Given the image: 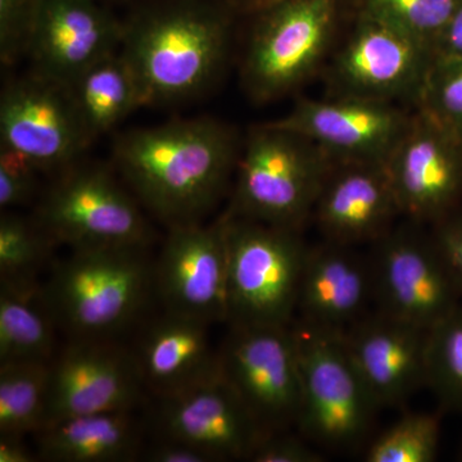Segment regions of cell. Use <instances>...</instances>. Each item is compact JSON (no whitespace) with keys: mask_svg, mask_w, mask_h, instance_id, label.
<instances>
[{"mask_svg":"<svg viewBox=\"0 0 462 462\" xmlns=\"http://www.w3.org/2000/svg\"><path fill=\"white\" fill-rule=\"evenodd\" d=\"M51 363L0 364V436H32L44 424Z\"/></svg>","mask_w":462,"mask_h":462,"instance_id":"26","label":"cell"},{"mask_svg":"<svg viewBox=\"0 0 462 462\" xmlns=\"http://www.w3.org/2000/svg\"><path fill=\"white\" fill-rule=\"evenodd\" d=\"M218 352L224 379L266 436L297 427L302 385L291 325H229Z\"/></svg>","mask_w":462,"mask_h":462,"instance_id":"9","label":"cell"},{"mask_svg":"<svg viewBox=\"0 0 462 462\" xmlns=\"http://www.w3.org/2000/svg\"><path fill=\"white\" fill-rule=\"evenodd\" d=\"M436 58H462V0L434 47Z\"/></svg>","mask_w":462,"mask_h":462,"instance_id":"37","label":"cell"},{"mask_svg":"<svg viewBox=\"0 0 462 462\" xmlns=\"http://www.w3.org/2000/svg\"><path fill=\"white\" fill-rule=\"evenodd\" d=\"M401 215L434 225L462 206V136L418 107L388 157Z\"/></svg>","mask_w":462,"mask_h":462,"instance_id":"12","label":"cell"},{"mask_svg":"<svg viewBox=\"0 0 462 462\" xmlns=\"http://www.w3.org/2000/svg\"><path fill=\"white\" fill-rule=\"evenodd\" d=\"M35 221L54 245L71 249L148 247L151 230L141 203L98 165L60 172L45 191Z\"/></svg>","mask_w":462,"mask_h":462,"instance_id":"8","label":"cell"},{"mask_svg":"<svg viewBox=\"0 0 462 462\" xmlns=\"http://www.w3.org/2000/svg\"><path fill=\"white\" fill-rule=\"evenodd\" d=\"M142 457L151 462H214L211 456L197 447L160 437L148 448L144 447Z\"/></svg>","mask_w":462,"mask_h":462,"instance_id":"36","label":"cell"},{"mask_svg":"<svg viewBox=\"0 0 462 462\" xmlns=\"http://www.w3.org/2000/svg\"><path fill=\"white\" fill-rule=\"evenodd\" d=\"M401 215L385 162H334L312 218L328 242L375 243Z\"/></svg>","mask_w":462,"mask_h":462,"instance_id":"20","label":"cell"},{"mask_svg":"<svg viewBox=\"0 0 462 462\" xmlns=\"http://www.w3.org/2000/svg\"><path fill=\"white\" fill-rule=\"evenodd\" d=\"M460 457H461V460H462V448H461V454H460Z\"/></svg>","mask_w":462,"mask_h":462,"instance_id":"40","label":"cell"},{"mask_svg":"<svg viewBox=\"0 0 462 462\" xmlns=\"http://www.w3.org/2000/svg\"><path fill=\"white\" fill-rule=\"evenodd\" d=\"M41 0H0V57L11 66L29 53Z\"/></svg>","mask_w":462,"mask_h":462,"instance_id":"32","label":"cell"},{"mask_svg":"<svg viewBox=\"0 0 462 462\" xmlns=\"http://www.w3.org/2000/svg\"><path fill=\"white\" fill-rule=\"evenodd\" d=\"M125 26L97 0H41L29 53L39 74L66 85L123 44Z\"/></svg>","mask_w":462,"mask_h":462,"instance_id":"19","label":"cell"},{"mask_svg":"<svg viewBox=\"0 0 462 462\" xmlns=\"http://www.w3.org/2000/svg\"><path fill=\"white\" fill-rule=\"evenodd\" d=\"M223 216L229 254L227 324H293L309 251L300 231Z\"/></svg>","mask_w":462,"mask_h":462,"instance_id":"5","label":"cell"},{"mask_svg":"<svg viewBox=\"0 0 462 462\" xmlns=\"http://www.w3.org/2000/svg\"><path fill=\"white\" fill-rule=\"evenodd\" d=\"M334 161L314 142L275 124L254 127L239 154L231 217L300 231Z\"/></svg>","mask_w":462,"mask_h":462,"instance_id":"4","label":"cell"},{"mask_svg":"<svg viewBox=\"0 0 462 462\" xmlns=\"http://www.w3.org/2000/svg\"><path fill=\"white\" fill-rule=\"evenodd\" d=\"M440 420L436 413H407L365 455L367 462H431L439 451Z\"/></svg>","mask_w":462,"mask_h":462,"instance_id":"29","label":"cell"},{"mask_svg":"<svg viewBox=\"0 0 462 462\" xmlns=\"http://www.w3.org/2000/svg\"><path fill=\"white\" fill-rule=\"evenodd\" d=\"M340 337L379 409L402 406L427 385L430 329L376 311Z\"/></svg>","mask_w":462,"mask_h":462,"instance_id":"18","label":"cell"},{"mask_svg":"<svg viewBox=\"0 0 462 462\" xmlns=\"http://www.w3.org/2000/svg\"><path fill=\"white\" fill-rule=\"evenodd\" d=\"M314 443L289 430L269 434L261 440L249 461L252 462H320L324 456L312 448Z\"/></svg>","mask_w":462,"mask_h":462,"instance_id":"34","label":"cell"},{"mask_svg":"<svg viewBox=\"0 0 462 462\" xmlns=\"http://www.w3.org/2000/svg\"><path fill=\"white\" fill-rule=\"evenodd\" d=\"M39 460L127 462L144 451L143 427L133 411L72 416L45 422L32 434Z\"/></svg>","mask_w":462,"mask_h":462,"instance_id":"23","label":"cell"},{"mask_svg":"<svg viewBox=\"0 0 462 462\" xmlns=\"http://www.w3.org/2000/svg\"><path fill=\"white\" fill-rule=\"evenodd\" d=\"M460 0H364L363 12L397 27L434 51Z\"/></svg>","mask_w":462,"mask_h":462,"instance_id":"30","label":"cell"},{"mask_svg":"<svg viewBox=\"0 0 462 462\" xmlns=\"http://www.w3.org/2000/svg\"><path fill=\"white\" fill-rule=\"evenodd\" d=\"M430 233L462 294V206L431 225Z\"/></svg>","mask_w":462,"mask_h":462,"instance_id":"35","label":"cell"},{"mask_svg":"<svg viewBox=\"0 0 462 462\" xmlns=\"http://www.w3.org/2000/svg\"><path fill=\"white\" fill-rule=\"evenodd\" d=\"M145 394L132 348L115 339L69 340L51 363L44 424L89 413L134 411Z\"/></svg>","mask_w":462,"mask_h":462,"instance_id":"15","label":"cell"},{"mask_svg":"<svg viewBox=\"0 0 462 462\" xmlns=\"http://www.w3.org/2000/svg\"><path fill=\"white\" fill-rule=\"evenodd\" d=\"M226 225L215 223L169 227L154 260V294L165 311L208 324H227Z\"/></svg>","mask_w":462,"mask_h":462,"instance_id":"14","label":"cell"},{"mask_svg":"<svg viewBox=\"0 0 462 462\" xmlns=\"http://www.w3.org/2000/svg\"><path fill=\"white\" fill-rule=\"evenodd\" d=\"M0 141L39 171L58 172L76 165L91 143L69 85L36 71L3 90Z\"/></svg>","mask_w":462,"mask_h":462,"instance_id":"11","label":"cell"},{"mask_svg":"<svg viewBox=\"0 0 462 462\" xmlns=\"http://www.w3.org/2000/svg\"><path fill=\"white\" fill-rule=\"evenodd\" d=\"M233 5H242V7L263 9L266 5H272L275 0H229Z\"/></svg>","mask_w":462,"mask_h":462,"instance_id":"39","label":"cell"},{"mask_svg":"<svg viewBox=\"0 0 462 462\" xmlns=\"http://www.w3.org/2000/svg\"><path fill=\"white\" fill-rule=\"evenodd\" d=\"M42 294L69 340L115 339L156 296L154 260L148 247L71 249L54 264Z\"/></svg>","mask_w":462,"mask_h":462,"instance_id":"3","label":"cell"},{"mask_svg":"<svg viewBox=\"0 0 462 462\" xmlns=\"http://www.w3.org/2000/svg\"><path fill=\"white\" fill-rule=\"evenodd\" d=\"M240 151L229 125L199 117L125 133L114 162L139 203L171 227L202 223L236 176Z\"/></svg>","mask_w":462,"mask_h":462,"instance_id":"1","label":"cell"},{"mask_svg":"<svg viewBox=\"0 0 462 462\" xmlns=\"http://www.w3.org/2000/svg\"><path fill=\"white\" fill-rule=\"evenodd\" d=\"M69 88L90 141L145 106L138 79L121 51L94 63Z\"/></svg>","mask_w":462,"mask_h":462,"instance_id":"25","label":"cell"},{"mask_svg":"<svg viewBox=\"0 0 462 462\" xmlns=\"http://www.w3.org/2000/svg\"><path fill=\"white\" fill-rule=\"evenodd\" d=\"M392 227L370 256L376 311L431 329L462 303V294L431 233Z\"/></svg>","mask_w":462,"mask_h":462,"instance_id":"10","label":"cell"},{"mask_svg":"<svg viewBox=\"0 0 462 462\" xmlns=\"http://www.w3.org/2000/svg\"><path fill=\"white\" fill-rule=\"evenodd\" d=\"M418 107L462 136V58L434 60Z\"/></svg>","mask_w":462,"mask_h":462,"instance_id":"31","label":"cell"},{"mask_svg":"<svg viewBox=\"0 0 462 462\" xmlns=\"http://www.w3.org/2000/svg\"><path fill=\"white\" fill-rule=\"evenodd\" d=\"M38 455L26 445V437L0 436V462H32Z\"/></svg>","mask_w":462,"mask_h":462,"instance_id":"38","label":"cell"},{"mask_svg":"<svg viewBox=\"0 0 462 462\" xmlns=\"http://www.w3.org/2000/svg\"><path fill=\"white\" fill-rule=\"evenodd\" d=\"M229 39L223 14L187 0L152 9L125 26L121 54L145 106L180 102L202 93L220 74Z\"/></svg>","mask_w":462,"mask_h":462,"instance_id":"2","label":"cell"},{"mask_svg":"<svg viewBox=\"0 0 462 462\" xmlns=\"http://www.w3.org/2000/svg\"><path fill=\"white\" fill-rule=\"evenodd\" d=\"M300 363L302 403L297 428L321 448L360 445L379 409L356 370L342 337L302 321L291 324Z\"/></svg>","mask_w":462,"mask_h":462,"instance_id":"6","label":"cell"},{"mask_svg":"<svg viewBox=\"0 0 462 462\" xmlns=\"http://www.w3.org/2000/svg\"><path fill=\"white\" fill-rule=\"evenodd\" d=\"M410 118L392 102L336 96L300 100L272 123L306 136L334 162H387Z\"/></svg>","mask_w":462,"mask_h":462,"instance_id":"16","label":"cell"},{"mask_svg":"<svg viewBox=\"0 0 462 462\" xmlns=\"http://www.w3.org/2000/svg\"><path fill=\"white\" fill-rule=\"evenodd\" d=\"M427 385L443 409L462 415V303L430 329Z\"/></svg>","mask_w":462,"mask_h":462,"instance_id":"28","label":"cell"},{"mask_svg":"<svg viewBox=\"0 0 462 462\" xmlns=\"http://www.w3.org/2000/svg\"><path fill=\"white\" fill-rule=\"evenodd\" d=\"M211 328L165 310L149 322L132 348L148 394L165 400L220 375V352L212 345Z\"/></svg>","mask_w":462,"mask_h":462,"instance_id":"21","label":"cell"},{"mask_svg":"<svg viewBox=\"0 0 462 462\" xmlns=\"http://www.w3.org/2000/svg\"><path fill=\"white\" fill-rule=\"evenodd\" d=\"M260 11L242 78L252 99L270 102L297 89L321 65L338 25V0H275Z\"/></svg>","mask_w":462,"mask_h":462,"instance_id":"7","label":"cell"},{"mask_svg":"<svg viewBox=\"0 0 462 462\" xmlns=\"http://www.w3.org/2000/svg\"><path fill=\"white\" fill-rule=\"evenodd\" d=\"M38 167L14 149L0 148V207L7 211L32 199Z\"/></svg>","mask_w":462,"mask_h":462,"instance_id":"33","label":"cell"},{"mask_svg":"<svg viewBox=\"0 0 462 462\" xmlns=\"http://www.w3.org/2000/svg\"><path fill=\"white\" fill-rule=\"evenodd\" d=\"M57 329L41 282H0V364L51 363Z\"/></svg>","mask_w":462,"mask_h":462,"instance_id":"24","label":"cell"},{"mask_svg":"<svg viewBox=\"0 0 462 462\" xmlns=\"http://www.w3.org/2000/svg\"><path fill=\"white\" fill-rule=\"evenodd\" d=\"M434 51L409 33L361 12L331 65L337 96L418 102Z\"/></svg>","mask_w":462,"mask_h":462,"instance_id":"13","label":"cell"},{"mask_svg":"<svg viewBox=\"0 0 462 462\" xmlns=\"http://www.w3.org/2000/svg\"><path fill=\"white\" fill-rule=\"evenodd\" d=\"M156 402L157 437L197 447L214 462L249 461L266 437L223 374Z\"/></svg>","mask_w":462,"mask_h":462,"instance_id":"17","label":"cell"},{"mask_svg":"<svg viewBox=\"0 0 462 462\" xmlns=\"http://www.w3.org/2000/svg\"><path fill=\"white\" fill-rule=\"evenodd\" d=\"M35 218L3 211L0 216V282H39V273L54 247Z\"/></svg>","mask_w":462,"mask_h":462,"instance_id":"27","label":"cell"},{"mask_svg":"<svg viewBox=\"0 0 462 462\" xmlns=\"http://www.w3.org/2000/svg\"><path fill=\"white\" fill-rule=\"evenodd\" d=\"M372 300L370 258L361 257L351 245L328 240L309 248L298 293L300 321L342 334L367 315Z\"/></svg>","mask_w":462,"mask_h":462,"instance_id":"22","label":"cell"}]
</instances>
